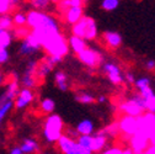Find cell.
<instances>
[{
	"instance_id": "1",
	"label": "cell",
	"mask_w": 155,
	"mask_h": 154,
	"mask_svg": "<svg viewBox=\"0 0 155 154\" xmlns=\"http://www.w3.org/2000/svg\"><path fill=\"white\" fill-rule=\"evenodd\" d=\"M64 132V122L62 117L57 113H49L43 123V139L48 144H54L61 138V136Z\"/></svg>"
},
{
	"instance_id": "2",
	"label": "cell",
	"mask_w": 155,
	"mask_h": 154,
	"mask_svg": "<svg viewBox=\"0 0 155 154\" xmlns=\"http://www.w3.org/2000/svg\"><path fill=\"white\" fill-rule=\"evenodd\" d=\"M18 90H20V84L17 79H15L6 85L4 92L0 95V127L4 120L8 117V115L14 110V100Z\"/></svg>"
},
{
	"instance_id": "3",
	"label": "cell",
	"mask_w": 155,
	"mask_h": 154,
	"mask_svg": "<svg viewBox=\"0 0 155 154\" xmlns=\"http://www.w3.org/2000/svg\"><path fill=\"white\" fill-rule=\"evenodd\" d=\"M120 110L123 115L137 117L145 112V101L139 94H135L120 104Z\"/></svg>"
},
{
	"instance_id": "4",
	"label": "cell",
	"mask_w": 155,
	"mask_h": 154,
	"mask_svg": "<svg viewBox=\"0 0 155 154\" xmlns=\"http://www.w3.org/2000/svg\"><path fill=\"white\" fill-rule=\"evenodd\" d=\"M42 49L40 42L30 31V33L21 40V43L18 46V54L21 57H33Z\"/></svg>"
},
{
	"instance_id": "5",
	"label": "cell",
	"mask_w": 155,
	"mask_h": 154,
	"mask_svg": "<svg viewBox=\"0 0 155 154\" xmlns=\"http://www.w3.org/2000/svg\"><path fill=\"white\" fill-rule=\"evenodd\" d=\"M135 119H137V132H143L148 137H150L155 131V113L144 112Z\"/></svg>"
},
{
	"instance_id": "6",
	"label": "cell",
	"mask_w": 155,
	"mask_h": 154,
	"mask_svg": "<svg viewBox=\"0 0 155 154\" xmlns=\"http://www.w3.org/2000/svg\"><path fill=\"white\" fill-rule=\"evenodd\" d=\"M76 55H78V58H79V61L89 68H96L102 62V57H101L100 52H97L94 48H90V47H86L84 51L78 53Z\"/></svg>"
},
{
	"instance_id": "7",
	"label": "cell",
	"mask_w": 155,
	"mask_h": 154,
	"mask_svg": "<svg viewBox=\"0 0 155 154\" xmlns=\"http://www.w3.org/2000/svg\"><path fill=\"white\" fill-rule=\"evenodd\" d=\"M57 146L62 152V154H83L81 149L75 138H71L68 134H62L61 138L57 141Z\"/></svg>"
},
{
	"instance_id": "8",
	"label": "cell",
	"mask_w": 155,
	"mask_h": 154,
	"mask_svg": "<svg viewBox=\"0 0 155 154\" xmlns=\"http://www.w3.org/2000/svg\"><path fill=\"white\" fill-rule=\"evenodd\" d=\"M35 100V92L33 89H28V88H22L18 90L16 98L14 100V109L21 111L27 109L32 101Z\"/></svg>"
},
{
	"instance_id": "9",
	"label": "cell",
	"mask_w": 155,
	"mask_h": 154,
	"mask_svg": "<svg viewBox=\"0 0 155 154\" xmlns=\"http://www.w3.org/2000/svg\"><path fill=\"white\" fill-rule=\"evenodd\" d=\"M149 144V137L143 132H135L129 137V148L134 154H143Z\"/></svg>"
},
{
	"instance_id": "10",
	"label": "cell",
	"mask_w": 155,
	"mask_h": 154,
	"mask_svg": "<svg viewBox=\"0 0 155 154\" xmlns=\"http://www.w3.org/2000/svg\"><path fill=\"white\" fill-rule=\"evenodd\" d=\"M118 129L120 133H122L126 137H130L137 132V119L129 116V115H122L118 120Z\"/></svg>"
},
{
	"instance_id": "11",
	"label": "cell",
	"mask_w": 155,
	"mask_h": 154,
	"mask_svg": "<svg viewBox=\"0 0 155 154\" xmlns=\"http://www.w3.org/2000/svg\"><path fill=\"white\" fill-rule=\"evenodd\" d=\"M102 69H104L105 74L107 75L108 80L113 85H121L123 83L124 78L122 75V70L117 64H114L112 62H106V63H104Z\"/></svg>"
},
{
	"instance_id": "12",
	"label": "cell",
	"mask_w": 155,
	"mask_h": 154,
	"mask_svg": "<svg viewBox=\"0 0 155 154\" xmlns=\"http://www.w3.org/2000/svg\"><path fill=\"white\" fill-rule=\"evenodd\" d=\"M63 15L67 24L74 25L84 16V9L83 6H70L63 12Z\"/></svg>"
},
{
	"instance_id": "13",
	"label": "cell",
	"mask_w": 155,
	"mask_h": 154,
	"mask_svg": "<svg viewBox=\"0 0 155 154\" xmlns=\"http://www.w3.org/2000/svg\"><path fill=\"white\" fill-rule=\"evenodd\" d=\"M102 38L106 46L111 49H117L122 45V37L116 31H105L102 35Z\"/></svg>"
},
{
	"instance_id": "14",
	"label": "cell",
	"mask_w": 155,
	"mask_h": 154,
	"mask_svg": "<svg viewBox=\"0 0 155 154\" xmlns=\"http://www.w3.org/2000/svg\"><path fill=\"white\" fill-rule=\"evenodd\" d=\"M108 143V138L105 134L100 131L96 134H92V143H91V148L94 153H100L101 150H104L106 148Z\"/></svg>"
},
{
	"instance_id": "15",
	"label": "cell",
	"mask_w": 155,
	"mask_h": 154,
	"mask_svg": "<svg viewBox=\"0 0 155 154\" xmlns=\"http://www.w3.org/2000/svg\"><path fill=\"white\" fill-rule=\"evenodd\" d=\"M68 46L74 53L78 54L87 47V43H86V40H84L83 37H78V36L71 35L68 38Z\"/></svg>"
},
{
	"instance_id": "16",
	"label": "cell",
	"mask_w": 155,
	"mask_h": 154,
	"mask_svg": "<svg viewBox=\"0 0 155 154\" xmlns=\"http://www.w3.org/2000/svg\"><path fill=\"white\" fill-rule=\"evenodd\" d=\"M76 142L79 144L83 154H94L91 143H92V134H79L76 137Z\"/></svg>"
},
{
	"instance_id": "17",
	"label": "cell",
	"mask_w": 155,
	"mask_h": 154,
	"mask_svg": "<svg viewBox=\"0 0 155 154\" xmlns=\"http://www.w3.org/2000/svg\"><path fill=\"white\" fill-rule=\"evenodd\" d=\"M20 148H21L24 154H33V153H37L40 150V143H38L35 138L27 137V138L22 139Z\"/></svg>"
},
{
	"instance_id": "18",
	"label": "cell",
	"mask_w": 155,
	"mask_h": 154,
	"mask_svg": "<svg viewBox=\"0 0 155 154\" xmlns=\"http://www.w3.org/2000/svg\"><path fill=\"white\" fill-rule=\"evenodd\" d=\"M97 35H99V28H97V25H96V21L92 17H87V24H86V28H85L84 40L94 41V40H96Z\"/></svg>"
},
{
	"instance_id": "19",
	"label": "cell",
	"mask_w": 155,
	"mask_h": 154,
	"mask_svg": "<svg viewBox=\"0 0 155 154\" xmlns=\"http://www.w3.org/2000/svg\"><path fill=\"white\" fill-rule=\"evenodd\" d=\"M75 129L79 134H94L95 132V125L92 120L90 119H84L79 121L75 126Z\"/></svg>"
},
{
	"instance_id": "20",
	"label": "cell",
	"mask_w": 155,
	"mask_h": 154,
	"mask_svg": "<svg viewBox=\"0 0 155 154\" xmlns=\"http://www.w3.org/2000/svg\"><path fill=\"white\" fill-rule=\"evenodd\" d=\"M54 82L57 88L61 91H67L69 89V82H68V75L63 70H57L54 73Z\"/></svg>"
},
{
	"instance_id": "21",
	"label": "cell",
	"mask_w": 155,
	"mask_h": 154,
	"mask_svg": "<svg viewBox=\"0 0 155 154\" xmlns=\"http://www.w3.org/2000/svg\"><path fill=\"white\" fill-rule=\"evenodd\" d=\"M54 67L52 64H49L46 59L38 62V67H37V72H36V76L37 79H46L47 76L53 72Z\"/></svg>"
},
{
	"instance_id": "22",
	"label": "cell",
	"mask_w": 155,
	"mask_h": 154,
	"mask_svg": "<svg viewBox=\"0 0 155 154\" xmlns=\"http://www.w3.org/2000/svg\"><path fill=\"white\" fill-rule=\"evenodd\" d=\"M37 76L33 74H27V73H22L21 78H20V84L22 85V88H28V89H35L37 86Z\"/></svg>"
},
{
	"instance_id": "23",
	"label": "cell",
	"mask_w": 155,
	"mask_h": 154,
	"mask_svg": "<svg viewBox=\"0 0 155 154\" xmlns=\"http://www.w3.org/2000/svg\"><path fill=\"white\" fill-rule=\"evenodd\" d=\"M14 36L11 30L0 28V48H9L12 43Z\"/></svg>"
},
{
	"instance_id": "24",
	"label": "cell",
	"mask_w": 155,
	"mask_h": 154,
	"mask_svg": "<svg viewBox=\"0 0 155 154\" xmlns=\"http://www.w3.org/2000/svg\"><path fill=\"white\" fill-rule=\"evenodd\" d=\"M55 110V102L53 99L51 98H45L40 101V111L45 115H49L53 113Z\"/></svg>"
},
{
	"instance_id": "25",
	"label": "cell",
	"mask_w": 155,
	"mask_h": 154,
	"mask_svg": "<svg viewBox=\"0 0 155 154\" xmlns=\"http://www.w3.org/2000/svg\"><path fill=\"white\" fill-rule=\"evenodd\" d=\"M12 22L14 26L16 27H21V26H26L27 24V15L24 11H15L12 15Z\"/></svg>"
},
{
	"instance_id": "26",
	"label": "cell",
	"mask_w": 155,
	"mask_h": 154,
	"mask_svg": "<svg viewBox=\"0 0 155 154\" xmlns=\"http://www.w3.org/2000/svg\"><path fill=\"white\" fill-rule=\"evenodd\" d=\"M101 132L105 134L107 138H116L120 134V129H118V123L113 122L108 126H106L104 129H101Z\"/></svg>"
},
{
	"instance_id": "27",
	"label": "cell",
	"mask_w": 155,
	"mask_h": 154,
	"mask_svg": "<svg viewBox=\"0 0 155 154\" xmlns=\"http://www.w3.org/2000/svg\"><path fill=\"white\" fill-rule=\"evenodd\" d=\"M75 100L78 102H80L83 105H91L95 102V96L91 95L90 92H80V94H76L75 95Z\"/></svg>"
},
{
	"instance_id": "28",
	"label": "cell",
	"mask_w": 155,
	"mask_h": 154,
	"mask_svg": "<svg viewBox=\"0 0 155 154\" xmlns=\"http://www.w3.org/2000/svg\"><path fill=\"white\" fill-rule=\"evenodd\" d=\"M12 27H14L12 16H11L10 14L0 15V28H4V30H11Z\"/></svg>"
},
{
	"instance_id": "29",
	"label": "cell",
	"mask_w": 155,
	"mask_h": 154,
	"mask_svg": "<svg viewBox=\"0 0 155 154\" xmlns=\"http://www.w3.org/2000/svg\"><path fill=\"white\" fill-rule=\"evenodd\" d=\"M120 3L121 0H101L100 5L105 11H113L120 6Z\"/></svg>"
},
{
	"instance_id": "30",
	"label": "cell",
	"mask_w": 155,
	"mask_h": 154,
	"mask_svg": "<svg viewBox=\"0 0 155 154\" xmlns=\"http://www.w3.org/2000/svg\"><path fill=\"white\" fill-rule=\"evenodd\" d=\"M150 83H151V80L148 78V76H140V78L135 79L133 84L135 85V88L138 89V91H140V90H143V89L150 86Z\"/></svg>"
},
{
	"instance_id": "31",
	"label": "cell",
	"mask_w": 155,
	"mask_h": 154,
	"mask_svg": "<svg viewBox=\"0 0 155 154\" xmlns=\"http://www.w3.org/2000/svg\"><path fill=\"white\" fill-rule=\"evenodd\" d=\"M37 67H38V61L37 59H28L27 63H26V67L24 69V73H27V74H33L36 75V72H37Z\"/></svg>"
},
{
	"instance_id": "32",
	"label": "cell",
	"mask_w": 155,
	"mask_h": 154,
	"mask_svg": "<svg viewBox=\"0 0 155 154\" xmlns=\"http://www.w3.org/2000/svg\"><path fill=\"white\" fill-rule=\"evenodd\" d=\"M49 0H30V4L36 10H45L49 6Z\"/></svg>"
},
{
	"instance_id": "33",
	"label": "cell",
	"mask_w": 155,
	"mask_h": 154,
	"mask_svg": "<svg viewBox=\"0 0 155 154\" xmlns=\"http://www.w3.org/2000/svg\"><path fill=\"white\" fill-rule=\"evenodd\" d=\"M12 32V36H14V38H22L24 37H26L28 33H30V31H28V27L27 26H21V27H16L14 31H11Z\"/></svg>"
},
{
	"instance_id": "34",
	"label": "cell",
	"mask_w": 155,
	"mask_h": 154,
	"mask_svg": "<svg viewBox=\"0 0 155 154\" xmlns=\"http://www.w3.org/2000/svg\"><path fill=\"white\" fill-rule=\"evenodd\" d=\"M14 10L10 0H0V15L10 14Z\"/></svg>"
},
{
	"instance_id": "35",
	"label": "cell",
	"mask_w": 155,
	"mask_h": 154,
	"mask_svg": "<svg viewBox=\"0 0 155 154\" xmlns=\"http://www.w3.org/2000/svg\"><path fill=\"white\" fill-rule=\"evenodd\" d=\"M144 101H145V111L155 113V94H153L151 96H149V98L144 99Z\"/></svg>"
},
{
	"instance_id": "36",
	"label": "cell",
	"mask_w": 155,
	"mask_h": 154,
	"mask_svg": "<svg viewBox=\"0 0 155 154\" xmlns=\"http://www.w3.org/2000/svg\"><path fill=\"white\" fill-rule=\"evenodd\" d=\"M10 61V52L8 48H0V65L6 64Z\"/></svg>"
},
{
	"instance_id": "37",
	"label": "cell",
	"mask_w": 155,
	"mask_h": 154,
	"mask_svg": "<svg viewBox=\"0 0 155 154\" xmlns=\"http://www.w3.org/2000/svg\"><path fill=\"white\" fill-rule=\"evenodd\" d=\"M122 147L120 146H113L110 148H105L104 150L100 152V154H122Z\"/></svg>"
},
{
	"instance_id": "38",
	"label": "cell",
	"mask_w": 155,
	"mask_h": 154,
	"mask_svg": "<svg viewBox=\"0 0 155 154\" xmlns=\"http://www.w3.org/2000/svg\"><path fill=\"white\" fill-rule=\"evenodd\" d=\"M153 94H155V91L153 90V88H151V86H148V88H145V89H143V90H140V91H139V95L142 96L143 99L149 98V96H151Z\"/></svg>"
},
{
	"instance_id": "39",
	"label": "cell",
	"mask_w": 155,
	"mask_h": 154,
	"mask_svg": "<svg viewBox=\"0 0 155 154\" xmlns=\"http://www.w3.org/2000/svg\"><path fill=\"white\" fill-rule=\"evenodd\" d=\"M9 154H24V153H22V150H21L20 146H14V147H11V148H10Z\"/></svg>"
},
{
	"instance_id": "40",
	"label": "cell",
	"mask_w": 155,
	"mask_h": 154,
	"mask_svg": "<svg viewBox=\"0 0 155 154\" xmlns=\"http://www.w3.org/2000/svg\"><path fill=\"white\" fill-rule=\"evenodd\" d=\"M145 67H147V69H148L149 72H153V70H155V61H153V59L148 61V62L145 63Z\"/></svg>"
},
{
	"instance_id": "41",
	"label": "cell",
	"mask_w": 155,
	"mask_h": 154,
	"mask_svg": "<svg viewBox=\"0 0 155 154\" xmlns=\"http://www.w3.org/2000/svg\"><path fill=\"white\" fill-rule=\"evenodd\" d=\"M84 0H69L70 6H83Z\"/></svg>"
},
{
	"instance_id": "42",
	"label": "cell",
	"mask_w": 155,
	"mask_h": 154,
	"mask_svg": "<svg viewBox=\"0 0 155 154\" xmlns=\"http://www.w3.org/2000/svg\"><path fill=\"white\" fill-rule=\"evenodd\" d=\"M135 80V76L133 75V73H127L126 74V82L129 83V84H133Z\"/></svg>"
},
{
	"instance_id": "43",
	"label": "cell",
	"mask_w": 155,
	"mask_h": 154,
	"mask_svg": "<svg viewBox=\"0 0 155 154\" xmlns=\"http://www.w3.org/2000/svg\"><path fill=\"white\" fill-rule=\"evenodd\" d=\"M143 154H155V144H149V147L144 150Z\"/></svg>"
},
{
	"instance_id": "44",
	"label": "cell",
	"mask_w": 155,
	"mask_h": 154,
	"mask_svg": "<svg viewBox=\"0 0 155 154\" xmlns=\"http://www.w3.org/2000/svg\"><path fill=\"white\" fill-rule=\"evenodd\" d=\"M5 82H6V76H5L4 72L0 69V86H2L3 84H5Z\"/></svg>"
},
{
	"instance_id": "45",
	"label": "cell",
	"mask_w": 155,
	"mask_h": 154,
	"mask_svg": "<svg viewBox=\"0 0 155 154\" xmlns=\"http://www.w3.org/2000/svg\"><path fill=\"white\" fill-rule=\"evenodd\" d=\"M10 2H11V5H12V8L15 9V8H17V6H20V5H21L22 0H10Z\"/></svg>"
},
{
	"instance_id": "46",
	"label": "cell",
	"mask_w": 155,
	"mask_h": 154,
	"mask_svg": "<svg viewBox=\"0 0 155 154\" xmlns=\"http://www.w3.org/2000/svg\"><path fill=\"white\" fill-rule=\"evenodd\" d=\"M96 101H97L99 104H104V102H106V96L105 95H100L97 99H96Z\"/></svg>"
},
{
	"instance_id": "47",
	"label": "cell",
	"mask_w": 155,
	"mask_h": 154,
	"mask_svg": "<svg viewBox=\"0 0 155 154\" xmlns=\"http://www.w3.org/2000/svg\"><path fill=\"white\" fill-rule=\"evenodd\" d=\"M122 154H134V153L132 152L130 148H123L122 149Z\"/></svg>"
},
{
	"instance_id": "48",
	"label": "cell",
	"mask_w": 155,
	"mask_h": 154,
	"mask_svg": "<svg viewBox=\"0 0 155 154\" xmlns=\"http://www.w3.org/2000/svg\"><path fill=\"white\" fill-rule=\"evenodd\" d=\"M149 142H150V144H155V131H154V133L151 134V136L149 137Z\"/></svg>"
},
{
	"instance_id": "49",
	"label": "cell",
	"mask_w": 155,
	"mask_h": 154,
	"mask_svg": "<svg viewBox=\"0 0 155 154\" xmlns=\"http://www.w3.org/2000/svg\"><path fill=\"white\" fill-rule=\"evenodd\" d=\"M49 2H51V3H54V4H58V3L61 2V0H49Z\"/></svg>"
},
{
	"instance_id": "50",
	"label": "cell",
	"mask_w": 155,
	"mask_h": 154,
	"mask_svg": "<svg viewBox=\"0 0 155 154\" xmlns=\"http://www.w3.org/2000/svg\"><path fill=\"white\" fill-rule=\"evenodd\" d=\"M0 143H2V139H0Z\"/></svg>"
}]
</instances>
